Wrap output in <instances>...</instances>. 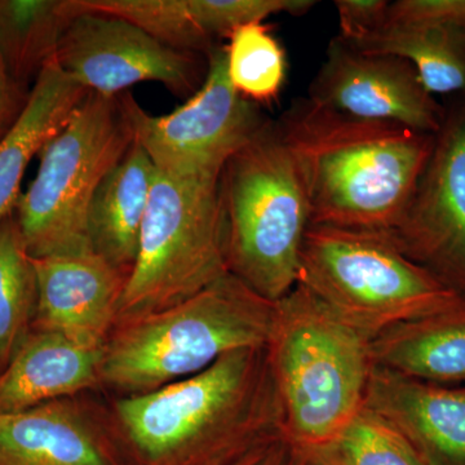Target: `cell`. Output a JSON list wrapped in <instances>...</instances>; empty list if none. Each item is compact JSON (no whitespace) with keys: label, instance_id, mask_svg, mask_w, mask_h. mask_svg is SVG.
Instances as JSON below:
<instances>
[{"label":"cell","instance_id":"484cf974","mask_svg":"<svg viewBox=\"0 0 465 465\" xmlns=\"http://www.w3.org/2000/svg\"><path fill=\"white\" fill-rule=\"evenodd\" d=\"M384 24L465 30V0H399L390 3Z\"/></svg>","mask_w":465,"mask_h":465},{"label":"cell","instance_id":"4dcf8cb0","mask_svg":"<svg viewBox=\"0 0 465 465\" xmlns=\"http://www.w3.org/2000/svg\"><path fill=\"white\" fill-rule=\"evenodd\" d=\"M287 465H329L313 452L296 451L290 448V458Z\"/></svg>","mask_w":465,"mask_h":465},{"label":"cell","instance_id":"2e32d148","mask_svg":"<svg viewBox=\"0 0 465 465\" xmlns=\"http://www.w3.org/2000/svg\"><path fill=\"white\" fill-rule=\"evenodd\" d=\"M104 348L81 347L60 333L32 330L0 374V414L70 399L101 384Z\"/></svg>","mask_w":465,"mask_h":465},{"label":"cell","instance_id":"7402d4cb","mask_svg":"<svg viewBox=\"0 0 465 465\" xmlns=\"http://www.w3.org/2000/svg\"><path fill=\"white\" fill-rule=\"evenodd\" d=\"M36 302L35 269L12 213L0 225V374L32 331Z\"/></svg>","mask_w":465,"mask_h":465},{"label":"cell","instance_id":"d6986e66","mask_svg":"<svg viewBox=\"0 0 465 465\" xmlns=\"http://www.w3.org/2000/svg\"><path fill=\"white\" fill-rule=\"evenodd\" d=\"M375 367L430 384H465V307L396 324L370 344Z\"/></svg>","mask_w":465,"mask_h":465},{"label":"cell","instance_id":"8992f818","mask_svg":"<svg viewBox=\"0 0 465 465\" xmlns=\"http://www.w3.org/2000/svg\"><path fill=\"white\" fill-rule=\"evenodd\" d=\"M374 339L396 324L465 307V296L416 265L379 232L311 225L298 283Z\"/></svg>","mask_w":465,"mask_h":465},{"label":"cell","instance_id":"8fae6325","mask_svg":"<svg viewBox=\"0 0 465 465\" xmlns=\"http://www.w3.org/2000/svg\"><path fill=\"white\" fill-rule=\"evenodd\" d=\"M385 235L407 259L465 296V99L446 112L409 206Z\"/></svg>","mask_w":465,"mask_h":465},{"label":"cell","instance_id":"5b68a950","mask_svg":"<svg viewBox=\"0 0 465 465\" xmlns=\"http://www.w3.org/2000/svg\"><path fill=\"white\" fill-rule=\"evenodd\" d=\"M219 188L229 273L278 302L298 283L311 208L273 121L229 159Z\"/></svg>","mask_w":465,"mask_h":465},{"label":"cell","instance_id":"277c9868","mask_svg":"<svg viewBox=\"0 0 465 465\" xmlns=\"http://www.w3.org/2000/svg\"><path fill=\"white\" fill-rule=\"evenodd\" d=\"M275 314L277 302L226 273L174 307L116 324L101 384L134 396L200 374L226 353L266 347Z\"/></svg>","mask_w":465,"mask_h":465},{"label":"cell","instance_id":"cb8c5ba5","mask_svg":"<svg viewBox=\"0 0 465 465\" xmlns=\"http://www.w3.org/2000/svg\"><path fill=\"white\" fill-rule=\"evenodd\" d=\"M229 81L243 99L253 104L277 100L287 78V57L264 23L238 27L224 45Z\"/></svg>","mask_w":465,"mask_h":465},{"label":"cell","instance_id":"e0dca14e","mask_svg":"<svg viewBox=\"0 0 465 465\" xmlns=\"http://www.w3.org/2000/svg\"><path fill=\"white\" fill-rule=\"evenodd\" d=\"M88 91L58 66H45L25 109L0 142V225L15 213L27 166L70 121Z\"/></svg>","mask_w":465,"mask_h":465},{"label":"cell","instance_id":"603a6c76","mask_svg":"<svg viewBox=\"0 0 465 465\" xmlns=\"http://www.w3.org/2000/svg\"><path fill=\"white\" fill-rule=\"evenodd\" d=\"M81 11L124 18L173 50L207 54L216 47L198 0H74Z\"/></svg>","mask_w":465,"mask_h":465},{"label":"cell","instance_id":"4fadbf2b","mask_svg":"<svg viewBox=\"0 0 465 465\" xmlns=\"http://www.w3.org/2000/svg\"><path fill=\"white\" fill-rule=\"evenodd\" d=\"M38 302L32 330L104 348L115 327L128 274L97 253L32 258Z\"/></svg>","mask_w":465,"mask_h":465},{"label":"cell","instance_id":"52a82bcc","mask_svg":"<svg viewBox=\"0 0 465 465\" xmlns=\"http://www.w3.org/2000/svg\"><path fill=\"white\" fill-rule=\"evenodd\" d=\"M134 143L122 94L88 92L65 127L42 150L35 179L15 208L30 258L94 252L88 232L92 200Z\"/></svg>","mask_w":465,"mask_h":465},{"label":"cell","instance_id":"4316f807","mask_svg":"<svg viewBox=\"0 0 465 465\" xmlns=\"http://www.w3.org/2000/svg\"><path fill=\"white\" fill-rule=\"evenodd\" d=\"M387 0H336L341 35L348 45H356L378 32L385 23Z\"/></svg>","mask_w":465,"mask_h":465},{"label":"cell","instance_id":"ffe728a7","mask_svg":"<svg viewBox=\"0 0 465 465\" xmlns=\"http://www.w3.org/2000/svg\"><path fill=\"white\" fill-rule=\"evenodd\" d=\"M73 0H0V61L30 87L56 60L64 33L76 16Z\"/></svg>","mask_w":465,"mask_h":465},{"label":"cell","instance_id":"30bf717a","mask_svg":"<svg viewBox=\"0 0 465 465\" xmlns=\"http://www.w3.org/2000/svg\"><path fill=\"white\" fill-rule=\"evenodd\" d=\"M75 9L56 63L88 92L116 96L142 82H157L186 99L200 90L208 58L173 50L124 18Z\"/></svg>","mask_w":465,"mask_h":465},{"label":"cell","instance_id":"5bb4252c","mask_svg":"<svg viewBox=\"0 0 465 465\" xmlns=\"http://www.w3.org/2000/svg\"><path fill=\"white\" fill-rule=\"evenodd\" d=\"M363 409L397 430L424 465H465V384H430L374 366Z\"/></svg>","mask_w":465,"mask_h":465},{"label":"cell","instance_id":"7c38bea8","mask_svg":"<svg viewBox=\"0 0 465 465\" xmlns=\"http://www.w3.org/2000/svg\"><path fill=\"white\" fill-rule=\"evenodd\" d=\"M309 100L341 114L437 134L446 110L402 58L369 54L336 38L309 88Z\"/></svg>","mask_w":465,"mask_h":465},{"label":"cell","instance_id":"3957f363","mask_svg":"<svg viewBox=\"0 0 465 465\" xmlns=\"http://www.w3.org/2000/svg\"><path fill=\"white\" fill-rule=\"evenodd\" d=\"M370 344L300 284L278 300L266 353L291 449L326 448L362 411L374 370Z\"/></svg>","mask_w":465,"mask_h":465},{"label":"cell","instance_id":"9c48e42d","mask_svg":"<svg viewBox=\"0 0 465 465\" xmlns=\"http://www.w3.org/2000/svg\"><path fill=\"white\" fill-rule=\"evenodd\" d=\"M207 58L200 90L170 114H149L130 92L122 94L134 143L158 173L173 179L219 182L229 159L269 121L258 104L232 88L224 45H216Z\"/></svg>","mask_w":465,"mask_h":465},{"label":"cell","instance_id":"ba28073f","mask_svg":"<svg viewBox=\"0 0 465 465\" xmlns=\"http://www.w3.org/2000/svg\"><path fill=\"white\" fill-rule=\"evenodd\" d=\"M219 183L157 171L115 326L174 307L229 273Z\"/></svg>","mask_w":465,"mask_h":465},{"label":"cell","instance_id":"7a4b0ae2","mask_svg":"<svg viewBox=\"0 0 465 465\" xmlns=\"http://www.w3.org/2000/svg\"><path fill=\"white\" fill-rule=\"evenodd\" d=\"M143 465H216L284 440L264 348L240 349L200 374L114 406Z\"/></svg>","mask_w":465,"mask_h":465},{"label":"cell","instance_id":"d4e9b609","mask_svg":"<svg viewBox=\"0 0 465 465\" xmlns=\"http://www.w3.org/2000/svg\"><path fill=\"white\" fill-rule=\"evenodd\" d=\"M313 454L329 465H424L397 430L365 409Z\"/></svg>","mask_w":465,"mask_h":465},{"label":"cell","instance_id":"6da1fadb","mask_svg":"<svg viewBox=\"0 0 465 465\" xmlns=\"http://www.w3.org/2000/svg\"><path fill=\"white\" fill-rule=\"evenodd\" d=\"M302 174L311 225L388 234L399 224L436 134L296 101L274 122Z\"/></svg>","mask_w":465,"mask_h":465},{"label":"cell","instance_id":"f546056e","mask_svg":"<svg viewBox=\"0 0 465 465\" xmlns=\"http://www.w3.org/2000/svg\"><path fill=\"white\" fill-rule=\"evenodd\" d=\"M274 443L262 446V448L251 450V451L246 452V454L242 455L240 458L234 459V460L226 461V463L216 465H260V463L264 460V458L266 457V454H268L269 450L273 448Z\"/></svg>","mask_w":465,"mask_h":465},{"label":"cell","instance_id":"f1b7e54d","mask_svg":"<svg viewBox=\"0 0 465 465\" xmlns=\"http://www.w3.org/2000/svg\"><path fill=\"white\" fill-rule=\"evenodd\" d=\"M290 458V446L284 440L274 443L273 448L269 450L264 460L260 465H287Z\"/></svg>","mask_w":465,"mask_h":465},{"label":"cell","instance_id":"83f0119b","mask_svg":"<svg viewBox=\"0 0 465 465\" xmlns=\"http://www.w3.org/2000/svg\"><path fill=\"white\" fill-rule=\"evenodd\" d=\"M30 90L32 88L15 81L0 61V142L25 109Z\"/></svg>","mask_w":465,"mask_h":465},{"label":"cell","instance_id":"9a60e30c","mask_svg":"<svg viewBox=\"0 0 465 465\" xmlns=\"http://www.w3.org/2000/svg\"><path fill=\"white\" fill-rule=\"evenodd\" d=\"M0 465H121L108 440L70 399L0 414Z\"/></svg>","mask_w":465,"mask_h":465},{"label":"cell","instance_id":"44dd1931","mask_svg":"<svg viewBox=\"0 0 465 465\" xmlns=\"http://www.w3.org/2000/svg\"><path fill=\"white\" fill-rule=\"evenodd\" d=\"M349 45L369 54L406 60L433 96L465 94V30L384 24L372 35Z\"/></svg>","mask_w":465,"mask_h":465},{"label":"cell","instance_id":"ac0fdd59","mask_svg":"<svg viewBox=\"0 0 465 465\" xmlns=\"http://www.w3.org/2000/svg\"><path fill=\"white\" fill-rule=\"evenodd\" d=\"M155 173L145 150L134 143L101 182L92 200L88 213L92 251L128 275L139 250Z\"/></svg>","mask_w":465,"mask_h":465}]
</instances>
